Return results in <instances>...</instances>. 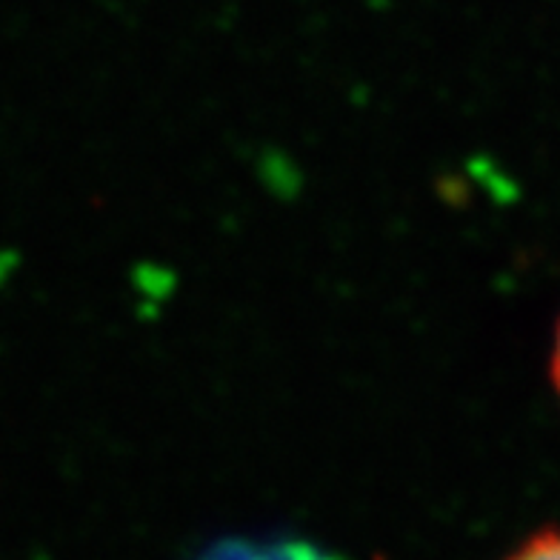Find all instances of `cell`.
<instances>
[{
	"instance_id": "cell-1",
	"label": "cell",
	"mask_w": 560,
	"mask_h": 560,
	"mask_svg": "<svg viewBox=\"0 0 560 560\" xmlns=\"http://www.w3.org/2000/svg\"><path fill=\"white\" fill-rule=\"evenodd\" d=\"M198 560H338L310 544L295 540H278V544H249V540H232L200 555Z\"/></svg>"
},
{
	"instance_id": "cell-3",
	"label": "cell",
	"mask_w": 560,
	"mask_h": 560,
	"mask_svg": "<svg viewBox=\"0 0 560 560\" xmlns=\"http://www.w3.org/2000/svg\"><path fill=\"white\" fill-rule=\"evenodd\" d=\"M549 375H552V386L560 398V320L555 329V347H552V361H549Z\"/></svg>"
},
{
	"instance_id": "cell-2",
	"label": "cell",
	"mask_w": 560,
	"mask_h": 560,
	"mask_svg": "<svg viewBox=\"0 0 560 560\" xmlns=\"http://www.w3.org/2000/svg\"><path fill=\"white\" fill-rule=\"evenodd\" d=\"M503 560H560V529H540Z\"/></svg>"
}]
</instances>
